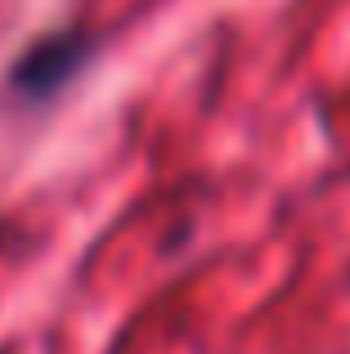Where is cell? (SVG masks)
I'll return each instance as SVG.
<instances>
[{
	"label": "cell",
	"instance_id": "6da1fadb",
	"mask_svg": "<svg viewBox=\"0 0 350 354\" xmlns=\"http://www.w3.org/2000/svg\"><path fill=\"white\" fill-rule=\"evenodd\" d=\"M99 54V41L81 27H54V32L36 36L5 77V95L23 108H45L90 68V59Z\"/></svg>",
	"mask_w": 350,
	"mask_h": 354
}]
</instances>
